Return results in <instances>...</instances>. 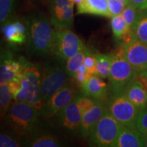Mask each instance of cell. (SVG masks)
Masks as SVG:
<instances>
[{"label":"cell","mask_w":147,"mask_h":147,"mask_svg":"<svg viewBox=\"0 0 147 147\" xmlns=\"http://www.w3.org/2000/svg\"><path fill=\"white\" fill-rule=\"evenodd\" d=\"M27 26V48L30 54L47 57L52 54L55 29L50 19L43 13H36L25 18Z\"/></svg>","instance_id":"6da1fadb"},{"label":"cell","mask_w":147,"mask_h":147,"mask_svg":"<svg viewBox=\"0 0 147 147\" xmlns=\"http://www.w3.org/2000/svg\"><path fill=\"white\" fill-rule=\"evenodd\" d=\"M125 45H119L111 55V65L108 80L113 94L125 93L137 80L138 72L126 59Z\"/></svg>","instance_id":"7a4b0ae2"},{"label":"cell","mask_w":147,"mask_h":147,"mask_svg":"<svg viewBox=\"0 0 147 147\" xmlns=\"http://www.w3.org/2000/svg\"><path fill=\"white\" fill-rule=\"evenodd\" d=\"M40 116L38 108L28 103L15 101L11 104L5 119L14 134L22 138L36 128Z\"/></svg>","instance_id":"3957f363"},{"label":"cell","mask_w":147,"mask_h":147,"mask_svg":"<svg viewBox=\"0 0 147 147\" xmlns=\"http://www.w3.org/2000/svg\"><path fill=\"white\" fill-rule=\"evenodd\" d=\"M41 78L40 66L25 61L21 89L14 101L28 103L41 110L43 105L41 97Z\"/></svg>","instance_id":"277c9868"},{"label":"cell","mask_w":147,"mask_h":147,"mask_svg":"<svg viewBox=\"0 0 147 147\" xmlns=\"http://www.w3.org/2000/svg\"><path fill=\"white\" fill-rule=\"evenodd\" d=\"M123 127L106 108L90 135L91 145L100 147L115 146Z\"/></svg>","instance_id":"5b68a950"},{"label":"cell","mask_w":147,"mask_h":147,"mask_svg":"<svg viewBox=\"0 0 147 147\" xmlns=\"http://www.w3.org/2000/svg\"><path fill=\"white\" fill-rule=\"evenodd\" d=\"M69 77L62 63L57 61L46 62L41 78V97L43 103L68 84Z\"/></svg>","instance_id":"8992f818"},{"label":"cell","mask_w":147,"mask_h":147,"mask_svg":"<svg viewBox=\"0 0 147 147\" xmlns=\"http://www.w3.org/2000/svg\"><path fill=\"white\" fill-rule=\"evenodd\" d=\"M106 108L123 127L136 129L140 110L127 98L125 93L113 94L107 100Z\"/></svg>","instance_id":"52a82bcc"},{"label":"cell","mask_w":147,"mask_h":147,"mask_svg":"<svg viewBox=\"0 0 147 147\" xmlns=\"http://www.w3.org/2000/svg\"><path fill=\"white\" fill-rule=\"evenodd\" d=\"M84 47L82 40L70 29H55L52 54L62 61L75 56Z\"/></svg>","instance_id":"ba28073f"},{"label":"cell","mask_w":147,"mask_h":147,"mask_svg":"<svg viewBox=\"0 0 147 147\" xmlns=\"http://www.w3.org/2000/svg\"><path fill=\"white\" fill-rule=\"evenodd\" d=\"M76 97V89L70 84H67L43 103L40 110L41 117L46 119L56 117Z\"/></svg>","instance_id":"9c48e42d"},{"label":"cell","mask_w":147,"mask_h":147,"mask_svg":"<svg viewBox=\"0 0 147 147\" xmlns=\"http://www.w3.org/2000/svg\"><path fill=\"white\" fill-rule=\"evenodd\" d=\"M50 21L55 29H70L74 23V5L69 0H50Z\"/></svg>","instance_id":"30bf717a"},{"label":"cell","mask_w":147,"mask_h":147,"mask_svg":"<svg viewBox=\"0 0 147 147\" xmlns=\"http://www.w3.org/2000/svg\"><path fill=\"white\" fill-rule=\"evenodd\" d=\"M25 61L23 57L16 59L12 53L2 51L0 64V83L8 82L14 78L22 80Z\"/></svg>","instance_id":"8fae6325"},{"label":"cell","mask_w":147,"mask_h":147,"mask_svg":"<svg viewBox=\"0 0 147 147\" xmlns=\"http://www.w3.org/2000/svg\"><path fill=\"white\" fill-rule=\"evenodd\" d=\"M76 97L61 110L57 116L61 127L71 133L80 132L81 125L82 114L79 108Z\"/></svg>","instance_id":"7c38bea8"},{"label":"cell","mask_w":147,"mask_h":147,"mask_svg":"<svg viewBox=\"0 0 147 147\" xmlns=\"http://www.w3.org/2000/svg\"><path fill=\"white\" fill-rule=\"evenodd\" d=\"M126 59L138 74L140 71L147 69V45L134 39L125 45Z\"/></svg>","instance_id":"4fadbf2b"},{"label":"cell","mask_w":147,"mask_h":147,"mask_svg":"<svg viewBox=\"0 0 147 147\" xmlns=\"http://www.w3.org/2000/svg\"><path fill=\"white\" fill-rule=\"evenodd\" d=\"M1 32L5 40L12 45H21L27 42V26L25 20L10 17L1 25Z\"/></svg>","instance_id":"5bb4252c"},{"label":"cell","mask_w":147,"mask_h":147,"mask_svg":"<svg viewBox=\"0 0 147 147\" xmlns=\"http://www.w3.org/2000/svg\"><path fill=\"white\" fill-rule=\"evenodd\" d=\"M25 146L31 147H59L63 146L61 139L52 133L40 131L37 128L26 136L22 138Z\"/></svg>","instance_id":"9a60e30c"},{"label":"cell","mask_w":147,"mask_h":147,"mask_svg":"<svg viewBox=\"0 0 147 147\" xmlns=\"http://www.w3.org/2000/svg\"><path fill=\"white\" fill-rule=\"evenodd\" d=\"M106 108L102 101L99 100L93 108L82 115L80 129V134L82 137L90 136Z\"/></svg>","instance_id":"2e32d148"},{"label":"cell","mask_w":147,"mask_h":147,"mask_svg":"<svg viewBox=\"0 0 147 147\" xmlns=\"http://www.w3.org/2000/svg\"><path fill=\"white\" fill-rule=\"evenodd\" d=\"M84 95L93 97L97 100H103L108 94V88L100 77L93 75L80 86Z\"/></svg>","instance_id":"e0dca14e"},{"label":"cell","mask_w":147,"mask_h":147,"mask_svg":"<svg viewBox=\"0 0 147 147\" xmlns=\"http://www.w3.org/2000/svg\"><path fill=\"white\" fill-rule=\"evenodd\" d=\"M115 147H142L144 146V136L136 129L123 127Z\"/></svg>","instance_id":"ac0fdd59"},{"label":"cell","mask_w":147,"mask_h":147,"mask_svg":"<svg viewBox=\"0 0 147 147\" xmlns=\"http://www.w3.org/2000/svg\"><path fill=\"white\" fill-rule=\"evenodd\" d=\"M77 14H93L111 18L108 0H84L77 5Z\"/></svg>","instance_id":"d6986e66"},{"label":"cell","mask_w":147,"mask_h":147,"mask_svg":"<svg viewBox=\"0 0 147 147\" xmlns=\"http://www.w3.org/2000/svg\"><path fill=\"white\" fill-rule=\"evenodd\" d=\"M125 94L140 110L147 107V91L138 80H136L129 87Z\"/></svg>","instance_id":"ffe728a7"},{"label":"cell","mask_w":147,"mask_h":147,"mask_svg":"<svg viewBox=\"0 0 147 147\" xmlns=\"http://www.w3.org/2000/svg\"><path fill=\"white\" fill-rule=\"evenodd\" d=\"M132 31L136 39L147 45V9L139 11Z\"/></svg>","instance_id":"44dd1931"},{"label":"cell","mask_w":147,"mask_h":147,"mask_svg":"<svg viewBox=\"0 0 147 147\" xmlns=\"http://www.w3.org/2000/svg\"><path fill=\"white\" fill-rule=\"evenodd\" d=\"M92 53L93 52L90 50V49L84 46L83 49L80 51H79L75 56L68 59L66 61L65 68L66 72L70 78H74L78 69L84 63V59L86 57Z\"/></svg>","instance_id":"7402d4cb"},{"label":"cell","mask_w":147,"mask_h":147,"mask_svg":"<svg viewBox=\"0 0 147 147\" xmlns=\"http://www.w3.org/2000/svg\"><path fill=\"white\" fill-rule=\"evenodd\" d=\"M96 63H95V75L101 78H108L111 65V55L97 53L95 54Z\"/></svg>","instance_id":"603a6c76"},{"label":"cell","mask_w":147,"mask_h":147,"mask_svg":"<svg viewBox=\"0 0 147 147\" xmlns=\"http://www.w3.org/2000/svg\"><path fill=\"white\" fill-rule=\"evenodd\" d=\"M110 25L113 35L116 39L120 40L123 36L130 31L132 27H129L124 21L121 14L113 16L111 17Z\"/></svg>","instance_id":"cb8c5ba5"},{"label":"cell","mask_w":147,"mask_h":147,"mask_svg":"<svg viewBox=\"0 0 147 147\" xmlns=\"http://www.w3.org/2000/svg\"><path fill=\"white\" fill-rule=\"evenodd\" d=\"M12 100H13V97L9 89L8 83H0V109L1 118H5L12 104Z\"/></svg>","instance_id":"d4e9b609"},{"label":"cell","mask_w":147,"mask_h":147,"mask_svg":"<svg viewBox=\"0 0 147 147\" xmlns=\"http://www.w3.org/2000/svg\"><path fill=\"white\" fill-rule=\"evenodd\" d=\"M16 0H0V23L3 25L12 16L15 8Z\"/></svg>","instance_id":"484cf974"},{"label":"cell","mask_w":147,"mask_h":147,"mask_svg":"<svg viewBox=\"0 0 147 147\" xmlns=\"http://www.w3.org/2000/svg\"><path fill=\"white\" fill-rule=\"evenodd\" d=\"M139 11L138 9L136 8L134 5L129 3L124 10H123V12H121V15L123 18L124 21L129 27H133Z\"/></svg>","instance_id":"4316f807"},{"label":"cell","mask_w":147,"mask_h":147,"mask_svg":"<svg viewBox=\"0 0 147 147\" xmlns=\"http://www.w3.org/2000/svg\"><path fill=\"white\" fill-rule=\"evenodd\" d=\"M20 138L17 135H10L5 133L0 134V146L1 147H18L22 146Z\"/></svg>","instance_id":"83f0119b"},{"label":"cell","mask_w":147,"mask_h":147,"mask_svg":"<svg viewBox=\"0 0 147 147\" xmlns=\"http://www.w3.org/2000/svg\"><path fill=\"white\" fill-rule=\"evenodd\" d=\"M77 103L80 108V111L82 115L89 110L91 108H93L97 102L99 100H96V99L93 98V97L87 96V95H80V96H77L76 97Z\"/></svg>","instance_id":"f1b7e54d"},{"label":"cell","mask_w":147,"mask_h":147,"mask_svg":"<svg viewBox=\"0 0 147 147\" xmlns=\"http://www.w3.org/2000/svg\"><path fill=\"white\" fill-rule=\"evenodd\" d=\"M110 16L121 14L129 3V0H108Z\"/></svg>","instance_id":"f546056e"},{"label":"cell","mask_w":147,"mask_h":147,"mask_svg":"<svg viewBox=\"0 0 147 147\" xmlns=\"http://www.w3.org/2000/svg\"><path fill=\"white\" fill-rule=\"evenodd\" d=\"M136 129L142 135L147 134V107L140 111L136 121Z\"/></svg>","instance_id":"4dcf8cb0"},{"label":"cell","mask_w":147,"mask_h":147,"mask_svg":"<svg viewBox=\"0 0 147 147\" xmlns=\"http://www.w3.org/2000/svg\"><path fill=\"white\" fill-rule=\"evenodd\" d=\"M95 63H96V59H95V54H93V53L88 55L84 59V64L87 67L88 74L91 76L95 75V72H96V71H95Z\"/></svg>","instance_id":"1f68e13d"},{"label":"cell","mask_w":147,"mask_h":147,"mask_svg":"<svg viewBox=\"0 0 147 147\" xmlns=\"http://www.w3.org/2000/svg\"><path fill=\"white\" fill-rule=\"evenodd\" d=\"M21 80H19V79L14 78L13 80L7 82L14 100H16V96H17L18 93H19L20 90L21 89Z\"/></svg>","instance_id":"d6a6232c"},{"label":"cell","mask_w":147,"mask_h":147,"mask_svg":"<svg viewBox=\"0 0 147 147\" xmlns=\"http://www.w3.org/2000/svg\"><path fill=\"white\" fill-rule=\"evenodd\" d=\"M91 75L88 74V72H82V71H77L76 73L75 74L74 76V79L77 82L79 85H81L82 83H84L87 79H89Z\"/></svg>","instance_id":"836d02e7"},{"label":"cell","mask_w":147,"mask_h":147,"mask_svg":"<svg viewBox=\"0 0 147 147\" xmlns=\"http://www.w3.org/2000/svg\"><path fill=\"white\" fill-rule=\"evenodd\" d=\"M130 3L139 10H144L147 9V0H129Z\"/></svg>","instance_id":"e575fe53"},{"label":"cell","mask_w":147,"mask_h":147,"mask_svg":"<svg viewBox=\"0 0 147 147\" xmlns=\"http://www.w3.org/2000/svg\"><path fill=\"white\" fill-rule=\"evenodd\" d=\"M137 80H138L142 84L143 87L147 91V69H144V70L140 71L138 74Z\"/></svg>","instance_id":"d590c367"},{"label":"cell","mask_w":147,"mask_h":147,"mask_svg":"<svg viewBox=\"0 0 147 147\" xmlns=\"http://www.w3.org/2000/svg\"><path fill=\"white\" fill-rule=\"evenodd\" d=\"M70 2L72 3L73 5L74 4H76V5H78L80 4V3H81L82 1H84V0H69Z\"/></svg>","instance_id":"8d00e7d4"},{"label":"cell","mask_w":147,"mask_h":147,"mask_svg":"<svg viewBox=\"0 0 147 147\" xmlns=\"http://www.w3.org/2000/svg\"><path fill=\"white\" fill-rule=\"evenodd\" d=\"M144 146L147 147V134L144 136Z\"/></svg>","instance_id":"74e56055"}]
</instances>
